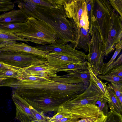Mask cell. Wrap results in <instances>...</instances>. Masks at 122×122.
I'll return each instance as SVG.
<instances>
[{
	"mask_svg": "<svg viewBox=\"0 0 122 122\" xmlns=\"http://www.w3.org/2000/svg\"><path fill=\"white\" fill-rule=\"evenodd\" d=\"M89 30L80 28L76 35L75 42L72 47L75 49H82L86 52L88 51L91 40Z\"/></svg>",
	"mask_w": 122,
	"mask_h": 122,
	"instance_id": "obj_18",
	"label": "cell"
},
{
	"mask_svg": "<svg viewBox=\"0 0 122 122\" xmlns=\"http://www.w3.org/2000/svg\"><path fill=\"white\" fill-rule=\"evenodd\" d=\"M23 75L44 77L48 78L57 76L56 73L51 67L45 63L31 65L24 68L21 72Z\"/></svg>",
	"mask_w": 122,
	"mask_h": 122,
	"instance_id": "obj_12",
	"label": "cell"
},
{
	"mask_svg": "<svg viewBox=\"0 0 122 122\" xmlns=\"http://www.w3.org/2000/svg\"><path fill=\"white\" fill-rule=\"evenodd\" d=\"M88 54L86 55L92 70L96 76L100 75L105 67L104 59L105 56V46L102 40L97 27L93 26Z\"/></svg>",
	"mask_w": 122,
	"mask_h": 122,
	"instance_id": "obj_4",
	"label": "cell"
},
{
	"mask_svg": "<svg viewBox=\"0 0 122 122\" xmlns=\"http://www.w3.org/2000/svg\"><path fill=\"white\" fill-rule=\"evenodd\" d=\"M94 1L95 0H85L89 23V30L91 37L92 35L93 25L94 21L93 9Z\"/></svg>",
	"mask_w": 122,
	"mask_h": 122,
	"instance_id": "obj_23",
	"label": "cell"
},
{
	"mask_svg": "<svg viewBox=\"0 0 122 122\" xmlns=\"http://www.w3.org/2000/svg\"><path fill=\"white\" fill-rule=\"evenodd\" d=\"M26 22L28 26L25 31L14 34L28 41L41 45L56 43V32L45 23L32 16L28 17Z\"/></svg>",
	"mask_w": 122,
	"mask_h": 122,
	"instance_id": "obj_3",
	"label": "cell"
},
{
	"mask_svg": "<svg viewBox=\"0 0 122 122\" xmlns=\"http://www.w3.org/2000/svg\"><path fill=\"white\" fill-rule=\"evenodd\" d=\"M17 79L19 80H25L34 81H49L50 80V78L44 77L25 75H23L21 73Z\"/></svg>",
	"mask_w": 122,
	"mask_h": 122,
	"instance_id": "obj_36",
	"label": "cell"
},
{
	"mask_svg": "<svg viewBox=\"0 0 122 122\" xmlns=\"http://www.w3.org/2000/svg\"><path fill=\"white\" fill-rule=\"evenodd\" d=\"M98 77L102 80L111 82L119 84H122V77L112 75H99Z\"/></svg>",
	"mask_w": 122,
	"mask_h": 122,
	"instance_id": "obj_35",
	"label": "cell"
},
{
	"mask_svg": "<svg viewBox=\"0 0 122 122\" xmlns=\"http://www.w3.org/2000/svg\"><path fill=\"white\" fill-rule=\"evenodd\" d=\"M47 61L56 63L75 64L83 63L86 59L84 58L78 57L61 53L50 52L46 56Z\"/></svg>",
	"mask_w": 122,
	"mask_h": 122,
	"instance_id": "obj_16",
	"label": "cell"
},
{
	"mask_svg": "<svg viewBox=\"0 0 122 122\" xmlns=\"http://www.w3.org/2000/svg\"><path fill=\"white\" fill-rule=\"evenodd\" d=\"M63 5L67 18L74 26L76 34L79 31V22L84 7L85 0H63Z\"/></svg>",
	"mask_w": 122,
	"mask_h": 122,
	"instance_id": "obj_9",
	"label": "cell"
},
{
	"mask_svg": "<svg viewBox=\"0 0 122 122\" xmlns=\"http://www.w3.org/2000/svg\"><path fill=\"white\" fill-rule=\"evenodd\" d=\"M46 59L32 54L11 51H0V62L19 68L46 63Z\"/></svg>",
	"mask_w": 122,
	"mask_h": 122,
	"instance_id": "obj_6",
	"label": "cell"
},
{
	"mask_svg": "<svg viewBox=\"0 0 122 122\" xmlns=\"http://www.w3.org/2000/svg\"><path fill=\"white\" fill-rule=\"evenodd\" d=\"M28 107L31 111L34 116V118L30 122H48L49 118L46 117L44 113L38 111L28 105Z\"/></svg>",
	"mask_w": 122,
	"mask_h": 122,
	"instance_id": "obj_29",
	"label": "cell"
},
{
	"mask_svg": "<svg viewBox=\"0 0 122 122\" xmlns=\"http://www.w3.org/2000/svg\"><path fill=\"white\" fill-rule=\"evenodd\" d=\"M87 64L91 79L100 89L104 97L108 101V103H111V99L107 90V85H106L107 83L103 82L99 79L93 72L89 63L88 62Z\"/></svg>",
	"mask_w": 122,
	"mask_h": 122,
	"instance_id": "obj_20",
	"label": "cell"
},
{
	"mask_svg": "<svg viewBox=\"0 0 122 122\" xmlns=\"http://www.w3.org/2000/svg\"><path fill=\"white\" fill-rule=\"evenodd\" d=\"M20 10L29 17L32 16L48 25L56 32L57 43L75 42L76 32L72 22L68 19L63 4L58 8H50L33 4L28 0H18Z\"/></svg>",
	"mask_w": 122,
	"mask_h": 122,
	"instance_id": "obj_2",
	"label": "cell"
},
{
	"mask_svg": "<svg viewBox=\"0 0 122 122\" xmlns=\"http://www.w3.org/2000/svg\"><path fill=\"white\" fill-rule=\"evenodd\" d=\"M122 65V54L120 55L116 61H114L110 65L105 67L100 74L104 75L118 66Z\"/></svg>",
	"mask_w": 122,
	"mask_h": 122,
	"instance_id": "obj_32",
	"label": "cell"
},
{
	"mask_svg": "<svg viewBox=\"0 0 122 122\" xmlns=\"http://www.w3.org/2000/svg\"><path fill=\"white\" fill-rule=\"evenodd\" d=\"M38 49L49 52L61 53L75 56L84 58L86 59V55L82 52L76 50L67 43H58L35 47Z\"/></svg>",
	"mask_w": 122,
	"mask_h": 122,
	"instance_id": "obj_11",
	"label": "cell"
},
{
	"mask_svg": "<svg viewBox=\"0 0 122 122\" xmlns=\"http://www.w3.org/2000/svg\"><path fill=\"white\" fill-rule=\"evenodd\" d=\"M69 110L71 112L72 117L76 120L79 118H86L97 117L103 112L95 103L76 106Z\"/></svg>",
	"mask_w": 122,
	"mask_h": 122,
	"instance_id": "obj_10",
	"label": "cell"
},
{
	"mask_svg": "<svg viewBox=\"0 0 122 122\" xmlns=\"http://www.w3.org/2000/svg\"><path fill=\"white\" fill-rule=\"evenodd\" d=\"M109 1L114 10L122 18V0H109Z\"/></svg>",
	"mask_w": 122,
	"mask_h": 122,
	"instance_id": "obj_37",
	"label": "cell"
},
{
	"mask_svg": "<svg viewBox=\"0 0 122 122\" xmlns=\"http://www.w3.org/2000/svg\"><path fill=\"white\" fill-rule=\"evenodd\" d=\"M61 77H74L81 79L83 83L88 86L91 79V77L89 70H88L68 74L62 76H59Z\"/></svg>",
	"mask_w": 122,
	"mask_h": 122,
	"instance_id": "obj_24",
	"label": "cell"
},
{
	"mask_svg": "<svg viewBox=\"0 0 122 122\" xmlns=\"http://www.w3.org/2000/svg\"><path fill=\"white\" fill-rule=\"evenodd\" d=\"M122 18L114 11L111 15L110 25L105 46V56L113 51L116 45L122 40Z\"/></svg>",
	"mask_w": 122,
	"mask_h": 122,
	"instance_id": "obj_8",
	"label": "cell"
},
{
	"mask_svg": "<svg viewBox=\"0 0 122 122\" xmlns=\"http://www.w3.org/2000/svg\"><path fill=\"white\" fill-rule=\"evenodd\" d=\"M28 26L26 22L16 23H0V31L13 34L22 32L26 30Z\"/></svg>",
	"mask_w": 122,
	"mask_h": 122,
	"instance_id": "obj_19",
	"label": "cell"
},
{
	"mask_svg": "<svg viewBox=\"0 0 122 122\" xmlns=\"http://www.w3.org/2000/svg\"><path fill=\"white\" fill-rule=\"evenodd\" d=\"M0 41L12 43L16 41L28 42L27 40L20 38L14 34L7 33L0 31Z\"/></svg>",
	"mask_w": 122,
	"mask_h": 122,
	"instance_id": "obj_26",
	"label": "cell"
},
{
	"mask_svg": "<svg viewBox=\"0 0 122 122\" xmlns=\"http://www.w3.org/2000/svg\"><path fill=\"white\" fill-rule=\"evenodd\" d=\"M118 99L121 105L122 106V95L119 97Z\"/></svg>",
	"mask_w": 122,
	"mask_h": 122,
	"instance_id": "obj_43",
	"label": "cell"
},
{
	"mask_svg": "<svg viewBox=\"0 0 122 122\" xmlns=\"http://www.w3.org/2000/svg\"><path fill=\"white\" fill-rule=\"evenodd\" d=\"M106 117V115L103 112H102L97 117L82 118L73 121H68L67 122H104Z\"/></svg>",
	"mask_w": 122,
	"mask_h": 122,
	"instance_id": "obj_31",
	"label": "cell"
},
{
	"mask_svg": "<svg viewBox=\"0 0 122 122\" xmlns=\"http://www.w3.org/2000/svg\"><path fill=\"white\" fill-rule=\"evenodd\" d=\"M50 79L54 81L65 84H78L83 83L81 79L74 77H61L57 76Z\"/></svg>",
	"mask_w": 122,
	"mask_h": 122,
	"instance_id": "obj_27",
	"label": "cell"
},
{
	"mask_svg": "<svg viewBox=\"0 0 122 122\" xmlns=\"http://www.w3.org/2000/svg\"><path fill=\"white\" fill-rule=\"evenodd\" d=\"M102 100L109 103L96 84L91 79L87 88L83 92L69 99L62 105L69 110L76 106L90 103H95L97 101Z\"/></svg>",
	"mask_w": 122,
	"mask_h": 122,
	"instance_id": "obj_7",
	"label": "cell"
},
{
	"mask_svg": "<svg viewBox=\"0 0 122 122\" xmlns=\"http://www.w3.org/2000/svg\"><path fill=\"white\" fill-rule=\"evenodd\" d=\"M107 88L111 102L109 103L110 109H112L122 114V106L113 90L107 86Z\"/></svg>",
	"mask_w": 122,
	"mask_h": 122,
	"instance_id": "obj_22",
	"label": "cell"
},
{
	"mask_svg": "<svg viewBox=\"0 0 122 122\" xmlns=\"http://www.w3.org/2000/svg\"><path fill=\"white\" fill-rule=\"evenodd\" d=\"M14 7V3L12 0H0V12L12 10Z\"/></svg>",
	"mask_w": 122,
	"mask_h": 122,
	"instance_id": "obj_33",
	"label": "cell"
},
{
	"mask_svg": "<svg viewBox=\"0 0 122 122\" xmlns=\"http://www.w3.org/2000/svg\"><path fill=\"white\" fill-rule=\"evenodd\" d=\"M12 98L16 108L15 119L21 122H30L34 116L29 107L23 102L19 95L12 94Z\"/></svg>",
	"mask_w": 122,
	"mask_h": 122,
	"instance_id": "obj_13",
	"label": "cell"
},
{
	"mask_svg": "<svg viewBox=\"0 0 122 122\" xmlns=\"http://www.w3.org/2000/svg\"><path fill=\"white\" fill-rule=\"evenodd\" d=\"M10 42L0 41V51H2L5 46Z\"/></svg>",
	"mask_w": 122,
	"mask_h": 122,
	"instance_id": "obj_42",
	"label": "cell"
},
{
	"mask_svg": "<svg viewBox=\"0 0 122 122\" xmlns=\"http://www.w3.org/2000/svg\"><path fill=\"white\" fill-rule=\"evenodd\" d=\"M24 69V68L11 66L0 62V70L9 69L17 72H21Z\"/></svg>",
	"mask_w": 122,
	"mask_h": 122,
	"instance_id": "obj_40",
	"label": "cell"
},
{
	"mask_svg": "<svg viewBox=\"0 0 122 122\" xmlns=\"http://www.w3.org/2000/svg\"><path fill=\"white\" fill-rule=\"evenodd\" d=\"M114 11L109 0H95L93 26L97 27L103 43L105 45L111 20V15Z\"/></svg>",
	"mask_w": 122,
	"mask_h": 122,
	"instance_id": "obj_5",
	"label": "cell"
},
{
	"mask_svg": "<svg viewBox=\"0 0 122 122\" xmlns=\"http://www.w3.org/2000/svg\"><path fill=\"white\" fill-rule=\"evenodd\" d=\"M29 16L20 10H13L0 14V23L26 22Z\"/></svg>",
	"mask_w": 122,
	"mask_h": 122,
	"instance_id": "obj_17",
	"label": "cell"
},
{
	"mask_svg": "<svg viewBox=\"0 0 122 122\" xmlns=\"http://www.w3.org/2000/svg\"><path fill=\"white\" fill-rule=\"evenodd\" d=\"M2 51H11L16 52H24L36 55L46 58L49 52L38 49L35 47L30 46L22 42H15L7 44Z\"/></svg>",
	"mask_w": 122,
	"mask_h": 122,
	"instance_id": "obj_14",
	"label": "cell"
},
{
	"mask_svg": "<svg viewBox=\"0 0 122 122\" xmlns=\"http://www.w3.org/2000/svg\"><path fill=\"white\" fill-rule=\"evenodd\" d=\"M33 4L50 8H58L63 5V0H28Z\"/></svg>",
	"mask_w": 122,
	"mask_h": 122,
	"instance_id": "obj_21",
	"label": "cell"
},
{
	"mask_svg": "<svg viewBox=\"0 0 122 122\" xmlns=\"http://www.w3.org/2000/svg\"><path fill=\"white\" fill-rule=\"evenodd\" d=\"M21 72L9 69L0 70V80L11 78H18Z\"/></svg>",
	"mask_w": 122,
	"mask_h": 122,
	"instance_id": "obj_28",
	"label": "cell"
},
{
	"mask_svg": "<svg viewBox=\"0 0 122 122\" xmlns=\"http://www.w3.org/2000/svg\"><path fill=\"white\" fill-rule=\"evenodd\" d=\"M106 75H112L122 77V65L113 69Z\"/></svg>",
	"mask_w": 122,
	"mask_h": 122,
	"instance_id": "obj_41",
	"label": "cell"
},
{
	"mask_svg": "<svg viewBox=\"0 0 122 122\" xmlns=\"http://www.w3.org/2000/svg\"><path fill=\"white\" fill-rule=\"evenodd\" d=\"M47 64L51 67L57 73L64 71L68 74L84 71L89 70L87 61L75 64H63L48 62Z\"/></svg>",
	"mask_w": 122,
	"mask_h": 122,
	"instance_id": "obj_15",
	"label": "cell"
},
{
	"mask_svg": "<svg viewBox=\"0 0 122 122\" xmlns=\"http://www.w3.org/2000/svg\"><path fill=\"white\" fill-rule=\"evenodd\" d=\"M104 122H122V116L121 114L112 109L107 112Z\"/></svg>",
	"mask_w": 122,
	"mask_h": 122,
	"instance_id": "obj_30",
	"label": "cell"
},
{
	"mask_svg": "<svg viewBox=\"0 0 122 122\" xmlns=\"http://www.w3.org/2000/svg\"><path fill=\"white\" fill-rule=\"evenodd\" d=\"M71 116H72L71 111L65 108L62 105L59 107L57 113L52 117L49 118L48 122H56L64 118Z\"/></svg>",
	"mask_w": 122,
	"mask_h": 122,
	"instance_id": "obj_25",
	"label": "cell"
},
{
	"mask_svg": "<svg viewBox=\"0 0 122 122\" xmlns=\"http://www.w3.org/2000/svg\"><path fill=\"white\" fill-rule=\"evenodd\" d=\"M115 48L116 50L108 62L106 63L105 67L109 66L114 61L117 56L120 52L122 48V40L116 45Z\"/></svg>",
	"mask_w": 122,
	"mask_h": 122,
	"instance_id": "obj_38",
	"label": "cell"
},
{
	"mask_svg": "<svg viewBox=\"0 0 122 122\" xmlns=\"http://www.w3.org/2000/svg\"><path fill=\"white\" fill-rule=\"evenodd\" d=\"M107 86L113 90L115 95L118 99L119 97L122 95V84L111 82L108 84Z\"/></svg>",
	"mask_w": 122,
	"mask_h": 122,
	"instance_id": "obj_39",
	"label": "cell"
},
{
	"mask_svg": "<svg viewBox=\"0 0 122 122\" xmlns=\"http://www.w3.org/2000/svg\"><path fill=\"white\" fill-rule=\"evenodd\" d=\"M4 86L12 88V94L24 98H46L70 99L83 92L88 86L83 83L65 84L51 79L46 81H34L11 78L4 80Z\"/></svg>",
	"mask_w": 122,
	"mask_h": 122,
	"instance_id": "obj_1",
	"label": "cell"
},
{
	"mask_svg": "<svg viewBox=\"0 0 122 122\" xmlns=\"http://www.w3.org/2000/svg\"><path fill=\"white\" fill-rule=\"evenodd\" d=\"M79 25L80 28H82L86 30H89V23L86 5L84 7L80 18Z\"/></svg>",
	"mask_w": 122,
	"mask_h": 122,
	"instance_id": "obj_34",
	"label": "cell"
}]
</instances>
